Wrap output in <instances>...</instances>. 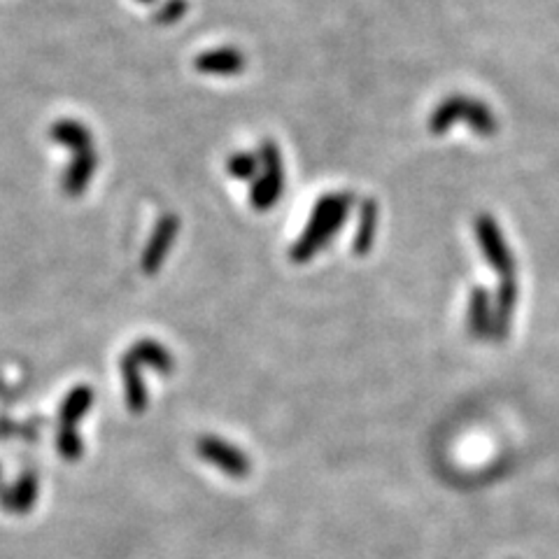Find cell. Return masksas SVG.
Wrapping results in <instances>:
<instances>
[{"label":"cell","instance_id":"obj_14","mask_svg":"<svg viewBox=\"0 0 559 559\" xmlns=\"http://www.w3.org/2000/svg\"><path fill=\"white\" fill-rule=\"evenodd\" d=\"M187 10H189V3H187V0H164V5L158 7L157 12V22L175 24L187 15Z\"/></svg>","mask_w":559,"mask_h":559},{"label":"cell","instance_id":"obj_4","mask_svg":"<svg viewBox=\"0 0 559 559\" xmlns=\"http://www.w3.org/2000/svg\"><path fill=\"white\" fill-rule=\"evenodd\" d=\"M178 233H179L178 215H164L158 219L152 236H149V243L145 245L143 261H140L145 273L147 275L158 273V269L164 266L166 257H168L170 249H173L175 240H178Z\"/></svg>","mask_w":559,"mask_h":559},{"label":"cell","instance_id":"obj_13","mask_svg":"<svg viewBox=\"0 0 559 559\" xmlns=\"http://www.w3.org/2000/svg\"><path fill=\"white\" fill-rule=\"evenodd\" d=\"M56 448H58V452H61V457L73 462V459L82 457V450H85V445H82V438H79L77 429H58Z\"/></svg>","mask_w":559,"mask_h":559},{"label":"cell","instance_id":"obj_6","mask_svg":"<svg viewBox=\"0 0 559 559\" xmlns=\"http://www.w3.org/2000/svg\"><path fill=\"white\" fill-rule=\"evenodd\" d=\"M96 168H98V154H96V149L75 154V157L70 158L64 178H61V185H64L66 194L68 196L85 194L89 182L94 179Z\"/></svg>","mask_w":559,"mask_h":559},{"label":"cell","instance_id":"obj_7","mask_svg":"<svg viewBox=\"0 0 559 559\" xmlns=\"http://www.w3.org/2000/svg\"><path fill=\"white\" fill-rule=\"evenodd\" d=\"M49 137H52L54 143L61 145V147L68 149L73 157L75 154L94 149V136H91L89 128L82 122H77V119H61V122L52 124Z\"/></svg>","mask_w":559,"mask_h":559},{"label":"cell","instance_id":"obj_9","mask_svg":"<svg viewBox=\"0 0 559 559\" xmlns=\"http://www.w3.org/2000/svg\"><path fill=\"white\" fill-rule=\"evenodd\" d=\"M122 381H124V396H127L128 411L140 415L147 408V391H145V382L137 371V361L131 354H124L122 359Z\"/></svg>","mask_w":559,"mask_h":559},{"label":"cell","instance_id":"obj_10","mask_svg":"<svg viewBox=\"0 0 559 559\" xmlns=\"http://www.w3.org/2000/svg\"><path fill=\"white\" fill-rule=\"evenodd\" d=\"M91 403H94L91 387L79 385L70 390L64 403H61V411H58V429H77V422L86 415Z\"/></svg>","mask_w":559,"mask_h":559},{"label":"cell","instance_id":"obj_8","mask_svg":"<svg viewBox=\"0 0 559 559\" xmlns=\"http://www.w3.org/2000/svg\"><path fill=\"white\" fill-rule=\"evenodd\" d=\"M37 492V478L26 471L12 487H0V508L10 513H28L36 506Z\"/></svg>","mask_w":559,"mask_h":559},{"label":"cell","instance_id":"obj_12","mask_svg":"<svg viewBox=\"0 0 559 559\" xmlns=\"http://www.w3.org/2000/svg\"><path fill=\"white\" fill-rule=\"evenodd\" d=\"M227 170L231 178L240 179V182H254L261 170V164H259V157L252 152H236L229 157L227 161Z\"/></svg>","mask_w":559,"mask_h":559},{"label":"cell","instance_id":"obj_5","mask_svg":"<svg viewBox=\"0 0 559 559\" xmlns=\"http://www.w3.org/2000/svg\"><path fill=\"white\" fill-rule=\"evenodd\" d=\"M248 61L245 54L238 52L236 47H215L201 52L196 56L194 68L203 75H215V77H233V75L243 73Z\"/></svg>","mask_w":559,"mask_h":559},{"label":"cell","instance_id":"obj_1","mask_svg":"<svg viewBox=\"0 0 559 559\" xmlns=\"http://www.w3.org/2000/svg\"><path fill=\"white\" fill-rule=\"evenodd\" d=\"M350 210L348 194H327L312 206L308 224L303 233L296 238L291 248V261L294 264H306L315 254L322 252L333 236L343 229L345 217Z\"/></svg>","mask_w":559,"mask_h":559},{"label":"cell","instance_id":"obj_11","mask_svg":"<svg viewBox=\"0 0 559 559\" xmlns=\"http://www.w3.org/2000/svg\"><path fill=\"white\" fill-rule=\"evenodd\" d=\"M128 354L136 359L137 364L152 366V369L158 371L161 375H168L175 366L173 354H170L164 345L157 343V340H149V338L137 340V343L128 350Z\"/></svg>","mask_w":559,"mask_h":559},{"label":"cell","instance_id":"obj_2","mask_svg":"<svg viewBox=\"0 0 559 559\" xmlns=\"http://www.w3.org/2000/svg\"><path fill=\"white\" fill-rule=\"evenodd\" d=\"M257 157L261 170L249 189V203L254 210L266 212L285 194V164H282V152L273 140H264L259 145Z\"/></svg>","mask_w":559,"mask_h":559},{"label":"cell","instance_id":"obj_15","mask_svg":"<svg viewBox=\"0 0 559 559\" xmlns=\"http://www.w3.org/2000/svg\"><path fill=\"white\" fill-rule=\"evenodd\" d=\"M137 3H154V0H137Z\"/></svg>","mask_w":559,"mask_h":559},{"label":"cell","instance_id":"obj_3","mask_svg":"<svg viewBox=\"0 0 559 559\" xmlns=\"http://www.w3.org/2000/svg\"><path fill=\"white\" fill-rule=\"evenodd\" d=\"M196 452H198V457L201 459L215 464L219 471L231 475V478H245V475H249V469H252L248 454H245L243 450H238L236 445L229 443V441H224V438L217 436L198 438Z\"/></svg>","mask_w":559,"mask_h":559}]
</instances>
